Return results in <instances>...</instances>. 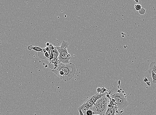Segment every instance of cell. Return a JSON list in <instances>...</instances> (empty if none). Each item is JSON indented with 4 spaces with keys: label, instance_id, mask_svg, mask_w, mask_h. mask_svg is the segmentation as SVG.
Returning <instances> with one entry per match:
<instances>
[{
    "label": "cell",
    "instance_id": "277c9868",
    "mask_svg": "<svg viewBox=\"0 0 156 115\" xmlns=\"http://www.w3.org/2000/svg\"><path fill=\"white\" fill-rule=\"evenodd\" d=\"M106 94V93H97L93 95L86 100L83 104L78 108V109L81 110L84 114L87 110H91L95 102Z\"/></svg>",
    "mask_w": 156,
    "mask_h": 115
},
{
    "label": "cell",
    "instance_id": "ba28073f",
    "mask_svg": "<svg viewBox=\"0 0 156 115\" xmlns=\"http://www.w3.org/2000/svg\"><path fill=\"white\" fill-rule=\"evenodd\" d=\"M28 49L29 51L34 50L37 52H41L43 51V49L41 48L38 47L34 46L32 45L29 46L28 47Z\"/></svg>",
    "mask_w": 156,
    "mask_h": 115
},
{
    "label": "cell",
    "instance_id": "9c48e42d",
    "mask_svg": "<svg viewBox=\"0 0 156 115\" xmlns=\"http://www.w3.org/2000/svg\"><path fill=\"white\" fill-rule=\"evenodd\" d=\"M150 77L152 79V82L154 84H156V74L154 73V71H152Z\"/></svg>",
    "mask_w": 156,
    "mask_h": 115
},
{
    "label": "cell",
    "instance_id": "2e32d148",
    "mask_svg": "<svg viewBox=\"0 0 156 115\" xmlns=\"http://www.w3.org/2000/svg\"><path fill=\"white\" fill-rule=\"evenodd\" d=\"M134 1H135L136 3H138L139 2V0H134Z\"/></svg>",
    "mask_w": 156,
    "mask_h": 115
},
{
    "label": "cell",
    "instance_id": "52a82bcc",
    "mask_svg": "<svg viewBox=\"0 0 156 115\" xmlns=\"http://www.w3.org/2000/svg\"><path fill=\"white\" fill-rule=\"evenodd\" d=\"M153 71L154 73L156 74V62H152L150 64L149 70V74L150 75V77L151 76L152 71Z\"/></svg>",
    "mask_w": 156,
    "mask_h": 115
},
{
    "label": "cell",
    "instance_id": "7c38bea8",
    "mask_svg": "<svg viewBox=\"0 0 156 115\" xmlns=\"http://www.w3.org/2000/svg\"><path fill=\"white\" fill-rule=\"evenodd\" d=\"M84 115H93L94 114L92 110H89L86 111Z\"/></svg>",
    "mask_w": 156,
    "mask_h": 115
},
{
    "label": "cell",
    "instance_id": "3957f363",
    "mask_svg": "<svg viewBox=\"0 0 156 115\" xmlns=\"http://www.w3.org/2000/svg\"><path fill=\"white\" fill-rule=\"evenodd\" d=\"M69 46V44L67 42L62 41L61 46L55 47L59 53V56L58 57L59 63L64 64L69 63V60L71 59V56L68 53L67 48Z\"/></svg>",
    "mask_w": 156,
    "mask_h": 115
},
{
    "label": "cell",
    "instance_id": "8992f818",
    "mask_svg": "<svg viewBox=\"0 0 156 115\" xmlns=\"http://www.w3.org/2000/svg\"><path fill=\"white\" fill-rule=\"evenodd\" d=\"M105 115H116V112L114 109V107L111 103H109Z\"/></svg>",
    "mask_w": 156,
    "mask_h": 115
},
{
    "label": "cell",
    "instance_id": "5bb4252c",
    "mask_svg": "<svg viewBox=\"0 0 156 115\" xmlns=\"http://www.w3.org/2000/svg\"><path fill=\"white\" fill-rule=\"evenodd\" d=\"M144 82H145V83H147V82H148V79L146 77H145V78H144Z\"/></svg>",
    "mask_w": 156,
    "mask_h": 115
},
{
    "label": "cell",
    "instance_id": "6da1fadb",
    "mask_svg": "<svg viewBox=\"0 0 156 115\" xmlns=\"http://www.w3.org/2000/svg\"><path fill=\"white\" fill-rule=\"evenodd\" d=\"M52 72L57 75L61 80L68 82L75 76L76 67L72 63L64 64L59 63L57 68L52 70Z\"/></svg>",
    "mask_w": 156,
    "mask_h": 115
},
{
    "label": "cell",
    "instance_id": "7a4b0ae2",
    "mask_svg": "<svg viewBox=\"0 0 156 115\" xmlns=\"http://www.w3.org/2000/svg\"><path fill=\"white\" fill-rule=\"evenodd\" d=\"M110 102V99L106 94L95 102L91 110L94 115H105Z\"/></svg>",
    "mask_w": 156,
    "mask_h": 115
},
{
    "label": "cell",
    "instance_id": "4fadbf2b",
    "mask_svg": "<svg viewBox=\"0 0 156 115\" xmlns=\"http://www.w3.org/2000/svg\"><path fill=\"white\" fill-rule=\"evenodd\" d=\"M78 111L80 115H84L81 110H80V109H78Z\"/></svg>",
    "mask_w": 156,
    "mask_h": 115
},
{
    "label": "cell",
    "instance_id": "9a60e30c",
    "mask_svg": "<svg viewBox=\"0 0 156 115\" xmlns=\"http://www.w3.org/2000/svg\"><path fill=\"white\" fill-rule=\"evenodd\" d=\"M146 84H147V85H148L149 86H150L151 85V83H150V82H149V81H148V82H147V83H146Z\"/></svg>",
    "mask_w": 156,
    "mask_h": 115
},
{
    "label": "cell",
    "instance_id": "30bf717a",
    "mask_svg": "<svg viewBox=\"0 0 156 115\" xmlns=\"http://www.w3.org/2000/svg\"><path fill=\"white\" fill-rule=\"evenodd\" d=\"M58 64L59 63H57V62L55 63H52L50 62L49 64L50 68L51 69H52V70L56 69L58 67Z\"/></svg>",
    "mask_w": 156,
    "mask_h": 115
},
{
    "label": "cell",
    "instance_id": "8fae6325",
    "mask_svg": "<svg viewBox=\"0 0 156 115\" xmlns=\"http://www.w3.org/2000/svg\"><path fill=\"white\" fill-rule=\"evenodd\" d=\"M135 8L137 11H140L142 9V6L141 4H135Z\"/></svg>",
    "mask_w": 156,
    "mask_h": 115
},
{
    "label": "cell",
    "instance_id": "5b68a950",
    "mask_svg": "<svg viewBox=\"0 0 156 115\" xmlns=\"http://www.w3.org/2000/svg\"><path fill=\"white\" fill-rule=\"evenodd\" d=\"M113 98L117 104L119 111L124 110L129 105L127 101V97L122 93H116L113 94Z\"/></svg>",
    "mask_w": 156,
    "mask_h": 115
},
{
    "label": "cell",
    "instance_id": "e0dca14e",
    "mask_svg": "<svg viewBox=\"0 0 156 115\" xmlns=\"http://www.w3.org/2000/svg\"><path fill=\"white\" fill-rule=\"evenodd\" d=\"M95 115V114H94V115Z\"/></svg>",
    "mask_w": 156,
    "mask_h": 115
}]
</instances>
